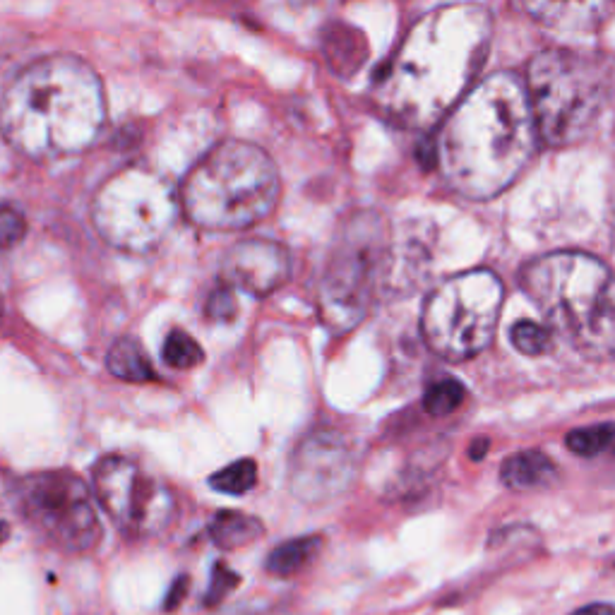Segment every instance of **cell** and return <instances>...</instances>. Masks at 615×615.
<instances>
[{
  "mask_svg": "<svg viewBox=\"0 0 615 615\" xmlns=\"http://www.w3.org/2000/svg\"><path fill=\"white\" fill-rule=\"evenodd\" d=\"M491 34V15L479 5H447L421 17L378 80L382 111L406 128H431L469 94Z\"/></svg>",
  "mask_w": 615,
  "mask_h": 615,
  "instance_id": "obj_1",
  "label": "cell"
},
{
  "mask_svg": "<svg viewBox=\"0 0 615 615\" xmlns=\"http://www.w3.org/2000/svg\"><path fill=\"white\" fill-rule=\"evenodd\" d=\"M536 140L527 85L498 73L471 89L447 116L438 137V166L455 193L491 200L517 181L534 157Z\"/></svg>",
  "mask_w": 615,
  "mask_h": 615,
  "instance_id": "obj_2",
  "label": "cell"
},
{
  "mask_svg": "<svg viewBox=\"0 0 615 615\" xmlns=\"http://www.w3.org/2000/svg\"><path fill=\"white\" fill-rule=\"evenodd\" d=\"M106 121L97 73L75 56H51L15 77L0 104V130L29 159L75 157L94 145Z\"/></svg>",
  "mask_w": 615,
  "mask_h": 615,
  "instance_id": "obj_3",
  "label": "cell"
},
{
  "mask_svg": "<svg viewBox=\"0 0 615 615\" xmlns=\"http://www.w3.org/2000/svg\"><path fill=\"white\" fill-rule=\"evenodd\" d=\"M519 284L548 325L589 361H615V274L575 250L543 255Z\"/></svg>",
  "mask_w": 615,
  "mask_h": 615,
  "instance_id": "obj_4",
  "label": "cell"
},
{
  "mask_svg": "<svg viewBox=\"0 0 615 615\" xmlns=\"http://www.w3.org/2000/svg\"><path fill=\"white\" fill-rule=\"evenodd\" d=\"M282 195L279 171L265 149L229 140L207 154L185 178L181 207L205 231H243L260 224Z\"/></svg>",
  "mask_w": 615,
  "mask_h": 615,
  "instance_id": "obj_5",
  "label": "cell"
},
{
  "mask_svg": "<svg viewBox=\"0 0 615 615\" xmlns=\"http://www.w3.org/2000/svg\"><path fill=\"white\" fill-rule=\"evenodd\" d=\"M615 89V61L572 49H548L529 65L527 94L536 128L548 145L582 140Z\"/></svg>",
  "mask_w": 615,
  "mask_h": 615,
  "instance_id": "obj_6",
  "label": "cell"
},
{
  "mask_svg": "<svg viewBox=\"0 0 615 615\" xmlns=\"http://www.w3.org/2000/svg\"><path fill=\"white\" fill-rule=\"evenodd\" d=\"M394 238L378 212H358L339 229L318 286L320 318L332 332H349L368 315L392 272Z\"/></svg>",
  "mask_w": 615,
  "mask_h": 615,
  "instance_id": "obj_7",
  "label": "cell"
},
{
  "mask_svg": "<svg viewBox=\"0 0 615 615\" xmlns=\"http://www.w3.org/2000/svg\"><path fill=\"white\" fill-rule=\"evenodd\" d=\"M503 296V282L491 270L462 272L435 286L421 315L428 349L455 363L481 354L493 342Z\"/></svg>",
  "mask_w": 615,
  "mask_h": 615,
  "instance_id": "obj_8",
  "label": "cell"
},
{
  "mask_svg": "<svg viewBox=\"0 0 615 615\" xmlns=\"http://www.w3.org/2000/svg\"><path fill=\"white\" fill-rule=\"evenodd\" d=\"M181 202L159 173L125 169L111 176L92 200L99 236L118 250L145 255L157 250L176 224Z\"/></svg>",
  "mask_w": 615,
  "mask_h": 615,
  "instance_id": "obj_9",
  "label": "cell"
},
{
  "mask_svg": "<svg viewBox=\"0 0 615 615\" xmlns=\"http://www.w3.org/2000/svg\"><path fill=\"white\" fill-rule=\"evenodd\" d=\"M13 495L22 519L56 551L80 555L99 543L101 524L92 493L73 471L53 469L22 476Z\"/></svg>",
  "mask_w": 615,
  "mask_h": 615,
  "instance_id": "obj_10",
  "label": "cell"
},
{
  "mask_svg": "<svg viewBox=\"0 0 615 615\" xmlns=\"http://www.w3.org/2000/svg\"><path fill=\"white\" fill-rule=\"evenodd\" d=\"M94 493L106 515L128 539H154L169 531L178 515L176 495L135 459L109 455L92 471Z\"/></svg>",
  "mask_w": 615,
  "mask_h": 615,
  "instance_id": "obj_11",
  "label": "cell"
},
{
  "mask_svg": "<svg viewBox=\"0 0 615 615\" xmlns=\"http://www.w3.org/2000/svg\"><path fill=\"white\" fill-rule=\"evenodd\" d=\"M354 452L337 431L308 433L289 459V488L301 503L322 505L351 486Z\"/></svg>",
  "mask_w": 615,
  "mask_h": 615,
  "instance_id": "obj_12",
  "label": "cell"
},
{
  "mask_svg": "<svg viewBox=\"0 0 615 615\" xmlns=\"http://www.w3.org/2000/svg\"><path fill=\"white\" fill-rule=\"evenodd\" d=\"M222 277L250 296H267L289 282L291 255L270 238H246L224 255Z\"/></svg>",
  "mask_w": 615,
  "mask_h": 615,
  "instance_id": "obj_13",
  "label": "cell"
},
{
  "mask_svg": "<svg viewBox=\"0 0 615 615\" xmlns=\"http://www.w3.org/2000/svg\"><path fill=\"white\" fill-rule=\"evenodd\" d=\"M515 5L541 27L560 34L594 32L608 10V0H515Z\"/></svg>",
  "mask_w": 615,
  "mask_h": 615,
  "instance_id": "obj_14",
  "label": "cell"
},
{
  "mask_svg": "<svg viewBox=\"0 0 615 615\" xmlns=\"http://www.w3.org/2000/svg\"><path fill=\"white\" fill-rule=\"evenodd\" d=\"M555 476H558V467L541 450L517 452V455L507 457L503 469H500V479L512 491L546 488L555 481Z\"/></svg>",
  "mask_w": 615,
  "mask_h": 615,
  "instance_id": "obj_15",
  "label": "cell"
},
{
  "mask_svg": "<svg viewBox=\"0 0 615 615\" xmlns=\"http://www.w3.org/2000/svg\"><path fill=\"white\" fill-rule=\"evenodd\" d=\"M262 522L258 517L246 515L238 510H222L214 515L210 522V539L224 551H236V548H246L262 536Z\"/></svg>",
  "mask_w": 615,
  "mask_h": 615,
  "instance_id": "obj_16",
  "label": "cell"
},
{
  "mask_svg": "<svg viewBox=\"0 0 615 615\" xmlns=\"http://www.w3.org/2000/svg\"><path fill=\"white\" fill-rule=\"evenodd\" d=\"M106 366H109L111 375L125 382H149L157 378L147 358V351L133 337H121L111 346L109 356H106Z\"/></svg>",
  "mask_w": 615,
  "mask_h": 615,
  "instance_id": "obj_17",
  "label": "cell"
},
{
  "mask_svg": "<svg viewBox=\"0 0 615 615\" xmlns=\"http://www.w3.org/2000/svg\"><path fill=\"white\" fill-rule=\"evenodd\" d=\"M320 546L322 541L318 536H301V539L279 543L267 558V572L274 577H294L313 563L315 555L320 553Z\"/></svg>",
  "mask_w": 615,
  "mask_h": 615,
  "instance_id": "obj_18",
  "label": "cell"
},
{
  "mask_svg": "<svg viewBox=\"0 0 615 615\" xmlns=\"http://www.w3.org/2000/svg\"><path fill=\"white\" fill-rule=\"evenodd\" d=\"M255 483H258V467H255L253 459H238V462L229 464V467L219 469L210 479V486L214 491L226 495L248 493Z\"/></svg>",
  "mask_w": 615,
  "mask_h": 615,
  "instance_id": "obj_19",
  "label": "cell"
},
{
  "mask_svg": "<svg viewBox=\"0 0 615 615\" xmlns=\"http://www.w3.org/2000/svg\"><path fill=\"white\" fill-rule=\"evenodd\" d=\"M161 354H164V361L176 370H190L205 361V351H202V346L197 344L188 332L181 330H173L169 337H166Z\"/></svg>",
  "mask_w": 615,
  "mask_h": 615,
  "instance_id": "obj_20",
  "label": "cell"
},
{
  "mask_svg": "<svg viewBox=\"0 0 615 615\" xmlns=\"http://www.w3.org/2000/svg\"><path fill=\"white\" fill-rule=\"evenodd\" d=\"M615 443V426L613 423H599V426H587L570 431L567 435V447L579 457H596L606 447Z\"/></svg>",
  "mask_w": 615,
  "mask_h": 615,
  "instance_id": "obj_21",
  "label": "cell"
},
{
  "mask_svg": "<svg viewBox=\"0 0 615 615\" xmlns=\"http://www.w3.org/2000/svg\"><path fill=\"white\" fill-rule=\"evenodd\" d=\"M464 399V387L457 380H440L428 387L423 406L431 416H445L455 411Z\"/></svg>",
  "mask_w": 615,
  "mask_h": 615,
  "instance_id": "obj_22",
  "label": "cell"
},
{
  "mask_svg": "<svg viewBox=\"0 0 615 615\" xmlns=\"http://www.w3.org/2000/svg\"><path fill=\"white\" fill-rule=\"evenodd\" d=\"M512 344L524 356H541L551 349V332L546 327L536 325V322H517L512 327Z\"/></svg>",
  "mask_w": 615,
  "mask_h": 615,
  "instance_id": "obj_23",
  "label": "cell"
},
{
  "mask_svg": "<svg viewBox=\"0 0 615 615\" xmlns=\"http://www.w3.org/2000/svg\"><path fill=\"white\" fill-rule=\"evenodd\" d=\"M27 234L25 214L15 207H0V250L15 248Z\"/></svg>",
  "mask_w": 615,
  "mask_h": 615,
  "instance_id": "obj_24",
  "label": "cell"
},
{
  "mask_svg": "<svg viewBox=\"0 0 615 615\" xmlns=\"http://www.w3.org/2000/svg\"><path fill=\"white\" fill-rule=\"evenodd\" d=\"M238 313V303L234 298V291H231L229 284L219 286L210 294V301H207V318L214 322H231Z\"/></svg>",
  "mask_w": 615,
  "mask_h": 615,
  "instance_id": "obj_25",
  "label": "cell"
},
{
  "mask_svg": "<svg viewBox=\"0 0 615 615\" xmlns=\"http://www.w3.org/2000/svg\"><path fill=\"white\" fill-rule=\"evenodd\" d=\"M238 579H241V577H238L236 572H231L229 567H226L224 563H217V565H214L212 582H210V591H207V606H214V603L224 601L226 596H229L231 591L236 589Z\"/></svg>",
  "mask_w": 615,
  "mask_h": 615,
  "instance_id": "obj_26",
  "label": "cell"
},
{
  "mask_svg": "<svg viewBox=\"0 0 615 615\" xmlns=\"http://www.w3.org/2000/svg\"><path fill=\"white\" fill-rule=\"evenodd\" d=\"M185 591H188V579L183 577V579H178V582L171 587L169 599H166V611H173V608H176L178 603H181V599L185 596Z\"/></svg>",
  "mask_w": 615,
  "mask_h": 615,
  "instance_id": "obj_27",
  "label": "cell"
},
{
  "mask_svg": "<svg viewBox=\"0 0 615 615\" xmlns=\"http://www.w3.org/2000/svg\"><path fill=\"white\" fill-rule=\"evenodd\" d=\"M572 615H615V606L611 603H589V606L579 608Z\"/></svg>",
  "mask_w": 615,
  "mask_h": 615,
  "instance_id": "obj_28",
  "label": "cell"
},
{
  "mask_svg": "<svg viewBox=\"0 0 615 615\" xmlns=\"http://www.w3.org/2000/svg\"><path fill=\"white\" fill-rule=\"evenodd\" d=\"M8 536H10V529H8V524H5V522H0V546H3V541H5V539H8Z\"/></svg>",
  "mask_w": 615,
  "mask_h": 615,
  "instance_id": "obj_29",
  "label": "cell"
},
{
  "mask_svg": "<svg viewBox=\"0 0 615 615\" xmlns=\"http://www.w3.org/2000/svg\"><path fill=\"white\" fill-rule=\"evenodd\" d=\"M0 310H3V303H0Z\"/></svg>",
  "mask_w": 615,
  "mask_h": 615,
  "instance_id": "obj_30",
  "label": "cell"
}]
</instances>
